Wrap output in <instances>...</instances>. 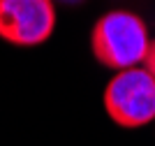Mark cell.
Instances as JSON below:
<instances>
[{"label":"cell","instance_id":"1","mask_svg":"<svg viewBox=\"0 0 155 146\" xmlns=\"http://www.w3.org/2000/svg\"><path fill=\"white\" fill-rule=\"evenodd\" d=\"M150 42L143 19L127 9H114L100 16L91 35L95 58L116 72L141 65L148 56Z\"/></svg>","mask_w":155,"mask_h":146},{"label":"cell","instance_id":"2","mask_svg":"<svg viewBox=\"0 0 155 146\" xmlns=\"http://www.w3.org/2000/svg\"><path fill=\"white\" fill-rule=\"evenodd\" d=\"M111 121L123 127H141L155 121V76L146 65L118 70L104 90Z\"/></svg>","mask_w":155,"mask_h":146},{"label":"cell","instance_id":"3","mask_svg":"<svg viewBox=\"0 0 155 146\" xmlns=\"http://www.w3.org/2000/svg\"><path fill=\"white\" fill-rule=\"evenodd\" d=\"M56 28L53 0H0V37L16 46H37Z\"/></svg>","mask_w":155,"mask_h":146},{"label":"cell","instance_id":"4","mask_svg":"<svg viewBox=\"0 0 155 146\" xmlns=\"http://www.w3.org/2000/svg\"><path fill=\"white\" fill-rule=\"evenodd\" d=\"M143 65H146V67L150 70V74L155 76V42H150V49H148V56H146Z\"/></svg>","mask_w":155,"mask_h":146},{"label":"cell","instance_id":"5","mask_svg":"<svg viewBox=\"0 0 155 146\" xmlns=\"http://www.w3.org/2000/svg\"><path fill=\"white\" fill-rule=\"evenodd\" d=\"M60 2H67V5H77V2H81V0H60Z\"/></svg>","mask_w":155,"mask_h":146}]
</instances>
